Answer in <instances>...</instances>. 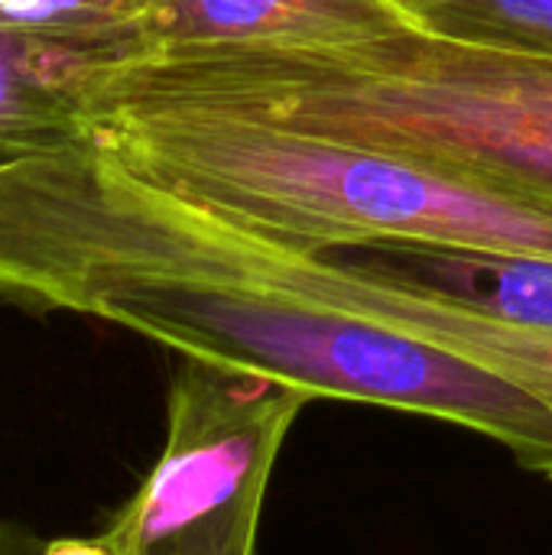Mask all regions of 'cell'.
Here are the masks:
<instances>
[{
    "mask_svg": "<svg viewBox=\"0 0 552 555\" xmlns=\"http://www.w3.org/2000/svg\"><path fill=\"white\" fill-rule=\"evenodd\" d=\"M81 98L192 111L413 159L552 208V59L416 29L338 49L140 42Z\"/></svg>",
    "mask_w": 552,
    "mask_h": 555,
    "instance_id": "6da1fadb",
    "label": "cell"
},
{
    "mask_svg": "<svg viewBox=\"0 0 552 555\" xmlns=\"http://www.w3.org/2000/svg\"><path fill=\"white\" fill-rule=\"evenodd\" d=\"M78 120L85 140L133 179L270 241L552 257V208L394 153L81 94Z\"/></svg>",
    "mask_w": 552,
    "mask_h": 555,
    "instance_id": "7a4b0ae2",
    "label": "cell"
},
{
    "mask_svg": "<svg viewBox=\"0 0 552 555\" xmlns=\"http://www.w3.org/2000/svg\"><path fill=\"white\" fill-rule=\"evenodd\" d=\"M312 400L264 374L179 354L163 449L98 537L114 555H257L273 465Z\"/></svg>",
    "mask_w": 552,
    "mask_h": 555,
    "instance_id": "3957f363",
    "label": "cell"
},
{
    "mask_svg": "<svg viewBox=\"0 0 552 555\" xmlns=\"http://www.w3.org/2000/svg\"><path fill=\"white\" fill-rule=\"evenodd\" d=\"M195 247L202 263L218 273L270 283L426 338L514 380L552 410V328L508 322L423 286L364 270L332 250L270 241L218 218L198 221Z\"/></svg>",
    "mask_w": 552,
    "mask_h": 555,
    "instance_id": "277c9868",
    "label": "cell"
},
{
    "mask_svg": "<svg viewBox=\"0 0 552 555\" xmlns=\"http://www.w3.org/2000/svg\"><path fill=\"white\" fill-rule=\"evenodd\" d=\"M410 29L394 0H159L150 42L338 49Z\"/></svg>",
    "mask_w": 552,
    "mask_h": 555,
    "instance_id": "5b68a950",
    "label": "cell"
},
{
    "mask_svg": "<svg viewBox=\"0 0 552 555\" xmlns=\"http://www.w3.org/2000/svg\"><path fill=\"white\" fill-rule=\"evenodd\" d=\"M111 52L72 36L0 29V163L81 140V72Z\"/></svg>",
    "mask_w": 552,
    "mask_h": 555,
    "instance_id": "8992f818",
    "label": "cell"
},
{
    "mask_svg": "<svg viewBox=\"0 0 552 555\" xmlns=\"http://www.w3.org/2000/svg\"><path fill=\"white\" fill-rule=\"evenodd\" d=\"M410 29L552 59V0H394Z\"/></svg>",
    "mask_w": 552,
    "mask_h": 555,
    "instance_id": "52a82bcc",
    "label": "cell"
},
{
    "mask_svg": "<svg viewBox=\"0 0 552 555\" xmlns=\"http://www.w3.org/2000/svg\"><path fill=\"white\" fill-rule=\"evenodd\" d=\"M159 20V0H0V29L49 33L130 49L150 42Z\"/></svg>",
    "mask_w": 552,
    "mask_h": 555,
    "instance_id": "ba28073f",
    "label": "cell"
},
{
    "mask_svg": "<svg viewBox=\"0 0 552 555\" xmlns=\"http://www.w3.org/2000/svg\"><path fill=\"white\" fill-rule=\"evenodd\" d=\"M42 555H114L101 537H62V540H46Z\"/></svg>",
    "mask_w": 552,
    "mask_h": 555,
    "instance_id": "9c48e42d",
    "label": "cell"
}]
</instances>
